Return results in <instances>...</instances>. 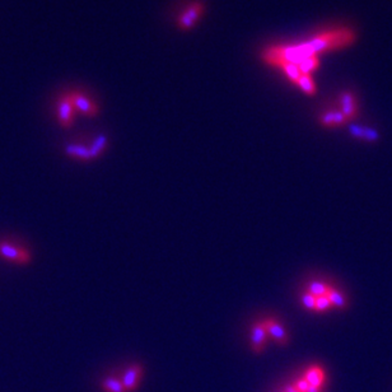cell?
<instances>
[{"label": "cell", "mask_w": 392, "mask_h": 392, "mask_svg": "<svg viewBox=\"0 0 392 392\" xmlns=\"http://www.w3.org/2000/svg\"><path fill=\"white\" fill-rule=\"evenodd\" d=\"M263 322L264 325H265V329L266 331H268V335L274 339V341L278 344V345H282V346L288 345L289 344L288 332L286 331V329H284L278 321H275L274 318H266V320H264Z\"/></svg>", "instance_id": "6"}, {"label": "cell", "mask_w": 392, "mask_h": 392, "mask_svg": "<svg viewBox=\"0 0 392 392\" xmlns=\"http://www.w3.org/2000/svg\"><path fill=\"white\" fill-rule=\"evenodd\" d=\"M316 299H317V297H314L313 294L308 293V292H307L306 294H303L302 297V302L303 304H304V307L308 309H313V311L314 307H316Z\"/></svg>", "instance_id": "21"}, {"label": "cell", "mask_w": 392, "mask_h": 392, "mask_svg": "<svg viewBox=\"0 0 392 392\" xmlns=\"http://www.w3.org/2000/svg\"><path fill=\"white\" fill-rule=\"evenodd\" d=\"M354 41L355 33L352 29H335V31L320 33L307 42L299 43V45H291L289 54H291L292 61L298 65L300 61L309 58V56L349 46Z\"/></svg>", "instance_id": "1"}, {"label": "cell", "mask_w": 392, "mask_h": 392, "mask_svg": "<svg viewBox=\"0 0 392 392\" xmlns=\"http://www.w3.org/2000/svg\"><path fill=\"white\" fill-rule=\"evenodd\" d=\"M75 107L73 103V99L70 97V93L61 96L58 102V120L63 127L72 126L74 121Z\"/></svg>", "instance_id": "3"}, {"label": "cell", "mask_w": 392, "mask_h": 392, "mask_svg": "<svg viewBox=\"0 0 392 392\" xmlns=\"http://www.w3.org/2000/svg\"><path fill=\"white\" fill-rule=\"evenodd\" d=\"M349 131L354 138L357 139H364V127L363 126H357V125H352L349 127Z\"/></svg>", "instance_id": "23"}, {"label": "cell", "mask_w": 392, "mask_h": 392, "mask_svg": "<svg viewBox=\"0 0 392 392\" xmlns=\"http://www.w3.org/2000/svg\"><path fill=\"white\" fill-rule=\"evenodd\" d=\"M279 68H282L283 72L286 73L287 77H288V78L291 79L293 83H295V84L298 83V81H299L302 73H300V70H299V68H298L297 64L284 63V64H282V65H279Z\"/></svg>", "instance_id": "16"}, {"label": "cell", "mask_w": 392, "mask_h": 392, "mask_svg": "<svg viewBox=\"0 0 392 392\" xmlns=\"http://www.w3.org/2000/svg\"><path fill=\"white\" fill-rule=\"evenodd\" d=\"M284 392H299V391H297V389H295L293 385H291V386H287L286 389H284Z\"/></svg>", "instance_id": "25"}, {"label": "cell", "mask_w": 392, "mask_h": 392, "mask_svg": "<svg viewBox=\"0 0 392 392\" xmlns=\"http://www.w3.org/2000/svg\"><path fill=\"white\" fill-rule=\"evenodd\" d=\"M280 392H284V391H280Z\"/></svg>", "instance_id": "27"}, {"label": "cell", "mask_w": 392, "mask_h": 392, "mask_svg": "<svg viewBox=\"0 0 392 392\" xmlns=\"http://www.w3.org/2000/svg\"><path fill=\"white\" fill-rule=\"evenodd\" d=\"M340 106H341V112L348 117V120L354 118L358 113V107H357V99L355 96L352 92H343L340 95Z\"/></svg>", "instance_id": "9"}, {"label": "cell", "mask_w": 392, "mask_h": 392, "mask_svg": "<svg viewBox=\"0 0 392 392\" xmlns=\"http://www.w3.org/2000/svg\"><path fill=\"white\" fill-rule=\"evenodd\" d=\"M297 86H299L300 90L303 91L304 93L309 96H313L314 93L317 92L316 90V84H314L313 79H312L311 74H302L300 75L299 81H298Z\"/></svg>", "instance_id": "15"}, {"label": "cell", "mask_w": 392, "mask_h": 392, "mask_svg": "<svg viewBox=\"0 0 392 392\" xmlns=\"http://www.w3.org/2000/svg\"><path fill=\"white\" fill-rule=\"evenodd\" d=\"M65 153H67L69 157L81 159V161H90V159H92V157H91L90 147H86V145H82V144L67 145V148H65Z\"/></svg>", "instance_id": "11"}, {"label": "cell", "mask_w": 392, "mask_h": 392, "mask_svg": "<svg viewBox=\"0 0 392 392\" xmlns=\"http://www.w3.org/2000/svg\"><path fill=\"white\" fill-rule=\"evenodd\" d=\"M320 122L326 127H334L335 126V115L334 111L325 112L320 118Z\"/></svg>", "instance_id": "20"}, {"label": "cell", "mask_w": 392, "mask_h": 392, "mask_svg": "<svg viewBox=\"0 0 392 392\" xmlns=\"http://www.w3.org/2000/svg\"><path fill=\"white\" fill-rule=\"evenodd\" d=\"M327 298L330 299V302H331L332 307H337V308H346L348 307V303H346V299L344 298L343 294L340 293V292H337L336 289L331 288L329 291V293H327Z\"/></svg>", "instance_id": "17"}, {"label": "cell", "mask_w": 392, "mask_h": 392, "mask_svg": "<svg viewBox=\"0 0 392 392\" xmlns=\"http://www.w3.org/2000/svg\"><path fill=\"white\" fill-rule=\"evenodd\" d=\"M204 5L199 1L196 3H193L191 5H189L186 8L184 13L179 17L177 19V24H179L180 28L182 29H189L191 27H194L196 24V22L200 19V17L204 13Z\"/></svg>", "instance_id": "4"}, {"label": "cell", "mask_w": 392, "mask_h": 392, "mask_svg": "<svg viewBox=\"0 0 392 392\" xmlns=\"http://www.w3.org/2000/svg\"><path fill=\"white\" fill-rule=\"evenodd\" d=\"M303 378L308 382L309 386L317 387V389H322V385L325 382V372L320 366H312L309 367L306 371Z\"/></svg>", "instance_id": "10"}, {"label": "cell", "mask_w": 392, "mask_h": 392, "mask_svg": "<svg viewBox=\"0 0 392 392\" xmlns=\"http://www.w3.org/2000/svg\"><path fill=\"white\" fill-rule=\"evenodd\" d=\"M0 257H3L6 261L18 264V265H26L31 261V254L28 250L13 243L5 242V241H0Z\"/></svg>", "instance_id": "2"}, {"label": "cell", "mask_w": 392, "mask_h": 392, "mask_svg": "<svg viewBox=\"0 0 392 392\" xmlns=\"http://www.w3.org/2000/svg\"><path fill=\"white\" fill-rule=\"evenodd\" d=\"M293 386L295 387V389H297V391H299V392H308V390H309L308 382H307L304 378H300V380L295 381V384H294Z\"/></svg>", "instance_id": "24"}, {"label": "cell", "mask_w": 392, "mask_h": 392, "mask_svg": "<svg viewBox=\"0 0 392 392\" xmlns=\"http://www.w3.org/2000/svg\"><path fill=\"white\" fill-rule=\"evenodd\" d=\"M70 97L73 99L75 110L81 111L84 115L87 116H96L98 113V106L95 102L91 99L90 97H87L86 95L81 92H70Z\"/></svg>", "instance_id": "7"}, {"label": "cell", "mask_w": 392, "mask_h": 392, "mask_svg": "<svg viewBox=\"0 0 392 392\" xmlns=\"http://www.w3.org/2000/svg\"><path fill=\"white\" fill-rule=\"evenodd\" d=\"M332 287H330L329 284L321 282H313L308 286V293L313 294L314 297H322V295H327L329 291Z\"/></svg>", "instance_id": "18"}, {"label": "cell", "mask_w": 392, "mask_h": 392, "mask_svg": "<svg viewBox=\"0 0 392 392\" xmlns=\"http://www.w3.org/2000/svg\"><path fill=\"white\" fill-rule=\"evenodd\" d=\"M380 139V134L372 127H364V140L376 141Z\"/></svg>", "instance_id": "22"}, {"label": "cell", "mask_w": 392, "mask_h": 392, "mask_svg": "<svg viewBox=\"0 0 392 392\" xmlns=\"http://www.w3.org/2000/svg\"><path fill=\"white\" fill-rule=\"evenodd\" d=\"M143 376V367L140 364H133L125 371L121 378V382L125 387V391L131 392L138 387Z\"/></svg>", "instance_id": "8"}, {"label": "cell", "mask_w": 392, "mask_h": 392, "mask_svg": "<svg viewBox=\"0 0 392 392\" xmlns=\"http://www.w3.org/2000/svg\"><path fill=\"white\" fill-rule=\"evenodd\" d=\"M318 67H320V60L316 55L309 56V58L304 59L298 64V68H299L302 74H311L314 70H317Z\"/></svg>", "instance_id": "13"}, {"label": "cell", "mask_w": 392, "mask_h": 392, "mask_svg": "<svg viewBox=\"0 0 392 392\" xmlns=\"http://www.w3.org/2000/svg\"><path fill=\"white\" fill-rule=\"evenodd\" d=\"M308 392H321V389H317V387H312V386H309Z\"/></svg>", "instance_id": "26"}, {"label": "cell", "mask_w": 392, "mask_h": 392, "mask_svg": "<svg viewBox=\"0 0 392 392\" xmlns=\"http://www.w3.org/2000/svg\"><path fill=\"white\" fill-rule=\"evenodd\" d=\"M102 390L104 392H126L121 380L115 377H107L102 381Z\"/></svg>", "instance_id": "12"}, {"label": "cell", "mask_w": 392, "mask_h": 392, "mask_svg": "<svg viewBox=\"0 0 392 392\" xmlns=\"http://www.w3.org/2000/svg\"><path fill=\"white\" fill-rule=\"evenodd\" d=\"M331 307L332 304L331 302H330L329 298H327V295H322V297H317V299H316V307H314V311L325 312V311H329Z\"/></svg>", "instance_id": "19"}, {"label": "cell", "mask_w": 392, "mask_h": 392, "mask_svg": "<svg viewBox=\"0 0 392 392\" xmlns=\"http://www.w3.org/2000/svg\"><path fill=\"white\" fill-rule=\"evenodd\" d=\"M107 147V136L106 135H98L97 138L93 140V143L91 144L90 147V152H91V157L93 158H97V157L101 156L103 153V150L106 149Z\"/></svg>", "instance_id": "14"}, {"label": "cell", "mask_w": 392, "mask_h": 392, "mask_svg": "<svg viewBox=\"0 0 392 392\" xmlns=\"http://www.w3.org/2000/svg\"><path fill=\"white\" fill-rule=\"evenodd\" d=\"M269 335L268 331L265 329L264 322H256L252 326V332H251V348L252 352L255 354H260L263 353L265 349L266 344H268Z\"/></svg>", "instance_id": "5"}]
</instances>
